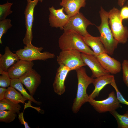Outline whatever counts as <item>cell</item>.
Wrapping results in <instances>:
<instances>
[{"label": "cell", "mask_w": 128, "mask_h": 128, "mask_svg": "<svg viewBox=\"0 0 128 128\" xmlns=\"http://www.w3.org/2000/svg\"><path fill=\"white\" fill-rule=\"evenodd\" d=\"M19 59L18 55L13 53L9 47L6 46L4 54H0V72H8L9 69Z\"/></svg>", "instance_id": "obj_17"}, {"label": "cell", "mask_w": 128, "mask_h": 128, "mask_svg": "<svg viewBox=\"0 0 128 128\" xmlns=\"http://www.w3.org/2000/svg\"><path fill=\"white\" fill-rule=\"evenodd\" d=\"M120 15L123 20L128 19V6H123L120 11Z\"/></svg>", "instance_id": "obj_30"}, {"label": "cell", "mask_w": 128, "mask_h": 128, "mask_svg": "<svg viewBox=\"0 0 128 128\" xmlns=\"http://www.w3.org/2000/svg\"><path fill=\"white\" fill-rule=\"evenodd\" d=\"M110 85L114 88L116 91V95L117 99L119 102L128 106V101L124 98L122 94L119 90L115 81L113 82Z\"/></svg>", "instance_id": "obj_29"}, {"label": "cell", "mask_w": 128, "mask_h": 128, "mask_svg": "<svg viewBox=\"0 0 128 128\" xmlns=\"http://www.w3.org/2000/svg\"><path fill=\"white\" fill-rule=\"evenodd\" d=\"M43 49L42 47H37L33 45L32 44L25 46L23 49L15 52L20 59L29 62L36 60H45L54 58L55 55L48 51L41 52Z\"/></svg>", "instance_id": "obj_5"}, {"label": "cell", "mask_w": 128, "mask_h": 128, "mask_svg": "<svg viewBox=\"0 0 128 128\" xmlns=\"http://www.w3.org/2000/svg\"><path fill=\"white\" fill-rule=\"evenodd\" d=\"M103 68L110 73L116 74L122 69L120 62L110 56L106 53H101L96 57Z\"/></svg>", "instance_id": "obj_13"}, {"label": "cell", "mask_w": 128, "mask_h": 128, "mask_svg": "<svg viewBox=\"0 0 128 128\" xmlns=\"http://www.w3.org/2000/svg\"><path fill=\"white\" fill-rule=\"evenodd\" d=\"M123 79V82L128 88V60L124 59L122 64Z\"/></svg>", "instance_id": "obj_28"}, {"label": "cell", "mask_w": 128, "mask_h": 128, "mask_svg": "<svg viewBox=\"0 0 128 128\" xmlns=\"http://www.w3.org/2000/svg\"><path fill=\"white\" fill-rule=\"evenodd\" d=\"M10 86L17 90L23 96L27 98L28 100L33 102L36 104L39 105L41 104V102L36 101L33 96L27 92L19 78L11 79Z\"/></svg>", "instance_id": "obj_20"}, {"label": "cell", "mask_w": 128, "mask_h": 128, "mask_svg": "<svg viewBox=\"0 0 128 128\" xmlns=\"http://www.w3.org/2000/svg\"><path fill=\"white\" fill-rule=\"evenodd\" d=\"M110 113L116 119L118 128H128V116L127 114H120L116 110Z\"/></svg>", "instance_id": "obj_23"}, {"label": "cell", "mask_w": 128, "mask_h": 128, "mask_svg": "<svg viewBox=\"0 0 128 128\" xmlns=\"http://www.w3.org/2000/svg\"><path fill=\"white\" fill-rule=\"evenodd\" d=\"M57 61L59 65L67 66L70 71L86 65L82 59L81 53L75 50H61L57 57Z\"/></svg>", "instance_id": "obj_6"}, {"label": "cell", "mask_w": 128, "mask_h": 128, "mask_svg": "<svg viewBox=\"0 0 128 128\" xmlns=\"http://www.w3.org/2000/svg\"><path fill=\"white\" fill-rule=\"evenodd\" d=\"M88 102L99 113L110 112L121 106L116 95L113 91L110 93L108 97L104 100L96 101L89 98Z\"/></svg>", "instance_id": "obj_7"}, {"label": "cell", "mask_w": 128, "mask_h": 128, "mask_svg": "<svg viewBox=\"0 0 128 128\" xmlns=\"http://www.w3.org/2000/svg\"><path fill=\"white\" fill-rule=\"evenodd\" d=\"M70 71L67 66L61 64L58 68L53 84L54 92L59 95L63 94L65 91L64 82L66 77Z\"/></svg>", "instance_id": "obj_14"}, {"label": "cell", "mask_w": 128, "mask_h": 128, "mask_svg": "<svg viewBox=\"0 0 128 128\" xmlns=\"http://www.w3.org/2000/svg\"><path fill=\"white\" fill-rule=\"evenodd\" d=\"M109 22L114 39L119 43L124 44L128 40V29L123 24L120 11L114 7L108 12Z\"/></svg>", "instance_id": "obj_4"}, {"label": "cell", "mask_w": 128, "mask_h": 128, "mask_svg": "<svg viewBox=\"0 0 128 128\" xmlns=\"http://www.w3.org/2000/svg\"><path fill=\"white\" fill-rule=\"evenodd\" d=\"M39 1V0H27V5L24 11L26 31L23 40V43L26 46L32 44L33 38L32 28L34 20V9Z\"/></svg>", "instance_id": "obj_9"}, {"label": "cell", "mask_w": 128, "mask_h": 128, "mask_svg": "<svg viewBox=\"0 0 128 128\" xmlns=\"http://www.w3.org/2000/svg\"><path fill=\"white\" fill-rule=\"evenodd\" d=\"M126 0H118V4L120 7H123Z\"/></svg>", "instance_id": "obj_33"}, {"label": "cell", "mask_w": 128, "mask_h": 128, "mask_svg": "<svg viewBox=\"0 0 128 128\" xmlns=\"http://www.w3.org/2000/svg\"><path fill=\"white\" fill-rule=\"evenodd\" d=\"M125 114H127L128 116V109Z\"/></svg>", "instance_id": "obj_34"}, {"label": "cell", "mask_w": 128, "mask_h": 128, "mask_svg": "<svg viewBox=\"0 0 128 128\" xmlns=\"http://www.w3.org/2000/svg\"><path fill=\"white\" fill-rule=\"evenodd\" d=\"M86 0H62L60 5L70 17L79 13L80 8L85 7Z\"/></svg>", "instance_id": "obj_18"}, {"label": "cell", "mask_w": 128, "mask_h": 128, "mask_svg": "<svg viewBox=\"0 0 128 128\" xmlns=\"http://www.w3.org/2000/svg\"><path fill=\"white\" fill-rule=\"evenodd\" d=\"M18 119L21 124L24 125L25 128H30L28 123L25 120L23 117V112L18 114Z\"/></svg>", "instance_id": "obj_31"}, {"label": "cell", "mask_w": 128, "mask_h": 128, "mask_svg": "<svg viewBox=\"0 0 128 128\" xmlns=\"http://www.w3.org/2000/svg\"><path fill=\"white\" fill-rule=\"evenodd\" d=\"M7 89L6 88L1 87H0V101L5 98V94Z\"/></svg>", "instance_id": "obj_32"}, {"label": "cell", "mask_w": 128, "mask_h": 128, "mask_svg": "<svg viewBox=\"0 0 128 128\" xmlns=\"http://www.w3.org/2000/svg\"><path fill=\"white\" fill-rule=\"evenodd\" d=\"M13 3H9L8 1L3 4L0 5V20L6 19L8 15L11 14L13 11L11 8Z\"/></svg>", "instance_id": "obj_25"}, {"label": "cell", "mask_w": 128, "mask_h": 128, "mask_svg": "<svg viewBox=\"0 0 128 128\" xmlns=\"http://www.w3.org/2000/svg\"><path fill=\"white\" fill-rule=\"evenodd\" d=\"M0 86L6 88L10 85L11 78L8 72H0Z\"/></svg>", "instance_id": "obj_27"}, {"label": "cell", "mask_w": 128, "mask_h": 128, "mask_svg": "<svg viewBox=\"0 0 128 128\" xmlns=\"http://www.w3.org/2000/svg\"><path fill=\"white\" fill-rule=\"evenodd\" d=\"M43 0H39V1L42 2Z\"/></svg>", "instance_id": "obj_35"}, {"label": "cell", "mask_w": 128, "mask_h": 128, "mask_svg": "<svg viewBox=\"0 0 128 128\" xmlns=\"http://www.w3.org/2000/svg\"><path fill=\"white\" fill-rule=\"evenodd\" d=\"M11 22V20L9 19H6L0 21V43L1 45H2L1 40L2 36L12 26Z\"/></svg>", "instance_id": "obj_26"}, {"label": "cell", "mask_w": 128, "mask_h": 128, "mask_svg": "<svg viewBox=\"0 0 128 128\" xmlns=\"http://www.w3.org/2000/svg\"><path fill=\"white\" fill-rule=\"evenodd\" d=\"M5 98L8 99L17 103H25V101L28 100L26 97L23 96L15 88L11 87H8L7 89Z\"/></svg>", "instance_id": "obj_21"}, {"label": "cell", "mask_w": 128, "mask_h": 128, "mask_svg": "<svg viewBox=\"0 0 128 128\" xmlns=\"http://www.w3.org/2000/svg\"><path fill=\"white\" fill-rule=\"evenodd\" d=\"M20 80L33 96L41 83V76L35 70L32 68L19 78Z\"/></svg>", "instance_id": "obj_10"}, {"label": "cell", "mask_w": 128, "mask_h": 128, "mask_svg": "<svg viewBox=\"0 0 128 128\" xmlns=\"http://www.w3.org/2000/svg\"><path fill=\"white\" fill-rule=\"evenodd\" d=\"M17 115L16 113L11 110H0V122L9 123L15 119Z\"/></svg>", "instance_id": "obj_24"}, {"label": "cell", "mask_w": 128, "mask_h": 128, "mask_svg": "<svg viewBox=\"0 0 128 128\" xmlns=\"http://www.w3.org/2000/svg\"><path fill=\"white\" fill-rule=\"evenodd\" d=\"M83 37L86 44L92 49L95 57L102 53H107L100 37H94L89 34Z\"/></svg>", "instance_id": "obj_19"}, {"label": "cell", "mask_w": 128, "mask_h": 128, "mask_svg": "<svg viewBox=\"0 0 128 128\" xmlns=\"http://www.w3.org/2000/svg\"><path fill=\"white\" fill-rule=\"evenodd\" d=\"M58 44L61 50H75L81 53L94 55L93 51L84 41L83 36L72 30H64L59 38Z\"/></svg>", "instance_id": "obj_1"}, {"label": "cell", "mask_w": 128, "mask_h": 128, "mask_svg": "<svg viewBox=\"0 0 128 128\" xmlns=\"http://www.w3.org/2000/svg\"><path fill=\"white\" fill-rule=\"evenodd\" d=\"M82 59L86 65L91 69V77L96 78L101 76L110 74L102 66L96 57L94 55L81 53Z\"/></svg>", "instance_id": "obj_12"}, {"label": "cell", "mask_w": 128, "mask_h": 128, "mask_svg": "<svg viewBox=\"0 0 128 128\" xmlns=\"http://www.w3.org/2000/svg\"><path fill=\"white\" fill-rule=\"evenodd\" d=\"M50 14L49 18L50 26L53 27L59 28L63 29L70 17L64 12V8L56 9L53 6L49 7Z\"/></svg>", "instance_id": "obj_11"}, {"label": "cell", "mask_w": 128, "mask_h": 128, "mask_svg": "<svg viewBox=\"0 0 128 128\" xmlns=\"http://www.w3.org/2000/svg\"><path fill=\"white\" fill-rule=\"evenodd\" d=\"M94 25L87 19L82 13L79 12L70 17L63 30H72L85 37L89 34L87 30V27L90 25Z\"/></svg>", "instance_id": "obj_8"}, {"label": "cell", "mask_w": 128, "mask_h": 128, "mask_svg": "<svg viewBox=\"0 0 128 128\" xmlns=\"http://www.w3.org/2000/svg\"><path fill=\"white\" fill-rule=\"evenodd\" d=\"M115 81L113 75L110 74L104 75L94 79L92 84L95 88L92 93L89 96V98L94 99L97 97L100 91L107 84H110Z\"/></svg>", "instance_id": "obj_16"}, {"label": "cell", "mask_w": 128, "mask_h": 128, "mask_svg": "<svg viewBox=\"0 0 128 128\" xmlns=\"http://www.w3.org/2000/svg\"><path fill=\"white\" fill-rule=\"evenodd\" d=\"M21 107L19 103H15L7 99L0 101V110H11L19 114Z\"/></svg>", "instance_id": "obj_22"}, {"label": "cell", "mask_w": 128, "mask_h": 128, "mask_svg": "<svg viewBox=\"0 0 128 128\" xmlns=\"http://www.w3.org/2000/svg\"><path fill=\"white\" fill-rule=\"evenodd\" d=\"M78 80L77 91L72 107V110L74 114L77 113L82 105L88 102L89 98L87 92L89 85L92 83L94 79L88 76L86 73V69L83 67L75 70Z\"/></svg>", "instance_id": "obj_2"}, {"label": "cell", "mask_w": 128, "mask_h": 128, "mask_svg": "<svg viewBox=\"0 0 128 128\" xmlns=\"http://www.w3.org/2000/svg\"><path fill=\"white\" fill-rule=\"evenodd\" d=\"M33 62L19 59L8 69V72L11 79L19 78L28 70L32 68Z\"/></svg>", "instance_id": "obj_15"}, {"label": "cell", "mask_w": 128, "mask_h": 128, "mask_svg": "<svg viewBox=\"0 0 128 128\" xmlns=\"http://www.w3.org/2000/svg\"><path fill=\"white\" fill-rule=\"evenodd\" d=\"M99 13L101 23L99 26L96 27L100 33L101 40L107 53L112 55L117 48L119 43L114 37L110 27L108 12L101 7Z\"/></svg>", "instance_id": "obj_3"}]
</instances>
